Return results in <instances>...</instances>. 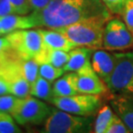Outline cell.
I'll return each mask as SVG.
<instances>
[{"mask_svg":"<svg viewBox=\"0 0 133 133\" xmlns=\"http://www.w3.org/2000/svg\"><path fill=\"white\" fill-rule=\"evenodd\" d=\"M102 48L106 50H124L133 48V34L124 21L110 18L103 34Z\"/></svg>","mask_w":133,"mask_h":133,"instance_id":"obj_9","label":"cell"},{"mask_svg":"<svg viewBox=\"0 0 133 133\" xmlns=\"http://www.w3.org/2000/svg\"><path fill=\"white\" fill-rule=\"evenodd\" d=\"M108 11L112 15H122L126 0H101Z\"/></svg>","mask_w":133,"mask_h":133,"instance_id":"obj_24","label":"cell"},{"mask_svg":"<svg viewBox=\"0 0 133 133\" xmlns=\"http://www.w3.org/2000/svg\"><path fill=\"white\" fill-rule=\"evenodd\" d=\"M66 73L63 68H57L49 63H42L39 65V75L50 82H54Z\"/></svg>","mask_w":133,"mask_h":133,"instance_id":"obj_22","label":"cell"},{"mask_svg":"<svg viewBox=\"0 0 133 133\" xmlns=\"http://www.w3.org/2000/svg\"><path fill=\"white\" fill-rule=\"evenodd\" d=\"M131 131L128 126L124 124L119 116L114 113L112 120H111L110 125H109L106 133H130Z\"/></svg>","mask_w":133,"mask_h":133,"instance_id":"obj_23","label":"cell"},{"mask_svg":"<svg viewBox=\"0 0 133 133\" xmlns=\"http://www.w3.org/2000/svg\"><path fill=\"white\" fill-rule=\"evenodd\" d=\"M78 74L79 92L102 96L109 91L106 84L101 79L92 66L91 62L76 72Z\"/></svg>","mask_w":133,"mask_h":133,"instance_id":"obj_10","label":"cell"},{"mask_svg":"<svg viewBox=\"0 0 133 133\" xmlns=\"http://www.w3.org/2000/svg\"><path fill=\"white\" fill-rule=\"evenodd\" d=\"M10 49V46L6 36H0V59H2L6 55Z\"/></svg>","mask_w":133,"mask_h":133,"instance_id":"obj_30","label":"cell"},{"mask_svg":"<svg viewBox=\"0 0 133 133\" xmlns=\"http://www.w3.org/2000/svg\"><path fill=\"white\" fill-rule=\"evenodd\" d=\"M69 58L68 52L60 49H49L44 48L35 58L37 63H49L57 68H64Z\"/></svg>","mask_w":133,"mask_h":133,"instance_id":"obj_17","label":"cell"},{"mask_svg":"<svg viewBox=\"0 0 133 133\" xmlns=\"http://www.w3.org/2000/svg\"><path fill=\"white\" fill-rule=\"evenodd\" d=\"M21 129L12 115L7 111H0V133H20Z\"/></svg>","mask_w":133,"mask_h":133,"instance_id":"obj_21","label":"cell"},{"mask_svg":"<svg viewBox=\"0 0 133 133\" xmlns=\"http://www.w3.org/2000/svg\"><path fill=\"white\" fill-rule=\"evenodd\" d=\"M18 97L13 94L0 95V111L10 112L17 103Z\"/></svg>","mask_w":133,"mask_h":133,"instance_id":"obj_26","label":"cell"},{"mask_svg":"<svg viewBox=\"0 0 133 133\" xmlns=\"http://www.w3.org/2000/svg\"><path fill=\"white\" fill-rule=\"evenodd\" d=\"M109 102L115 113L133 132V94H111Z\"/></svg>","mask_w":133,"mask_h":133,"instance_id":"obj_11","label":"cell"},{"mask_svg":"<svg viewBox=\"0 0 133 133\" xmlns=\"http://www.w3.org/2000/svg\"><path fill=\"white\" fill-rule=\"evenodd\" d=\"M4 94H10V92L6 82L0 76V95H4Z\"/></svg>","mask_w":133,"mask_h":133,"instance_id":"obj_31","label":"cell"},{"mask_svg":"<svg viewBox=\"0 0 133 133\" xmlns=\"http://www.w3.org/2000/svg\"><path fill=\"white\" fill-rule=\"evenodd\" d=\"M13 14H17L14 6L8 0H0V19Z\"/></svg>","mask_w":133,"mask_h":133,"instance_id":"obj_28","label":"cell"},{"mask_svg":"<svg viewBox=\"0 0 133 133\" xmlns=\"http://www.w3.org/2000/svg\"><path fill=\"white\" fill-rule=\"evenodd\" d=\"M10 49L24 60L35 59L44 49L42 38L38 30H18L5 35Z\"/></svg>","mask_w":133,"mask_h":133,"instance_id":"obj_8","label":"cell"},{"mask_svg":"<svg viewBox=\"0 0 133 133\" xmlns=\"http://www.w3.org/2000/svg\"><path fill=\"white\" fill-rule=\"evenodd\" d=\"M50 1L51 0H29L31 9H32V12L38 11V10L43 9L44 7L47 6Z\"/></svg>","mask_w":133,"mask_h":133,"instance_id":"obj_29","label":"cell"},{"mask_svg":"<svg viewBox=\"0 0 133 133\" xmlns=\"http://www.w3.org/2000/svg\"><path fill=\"white\" fill-rule=\"evenodd\" d=\"M38 32L41 35L44 48L49 49H60L69 52L71 49L78 47L72 42L68 37L60 33L54 29H38Z\"/></svg>","mask_w":133,"mask_h":133,"instance_id":"obj_13","label":"cell"},{"mask_svg":"<svg viewBox=\"0 0 133 133\" xmlns=\"http://www.w3.org/2000/svg\"><path fill=\"white\" fill-rule=\"evenodd\" d=\"M55 107L79 116H94L102 105L100 96L79 94L65 97H53L50 102Z\"/></svg>","mask_w":133,"mask_h":133,"instance_id":"obj_7","label":"cell"},{"mask_svg":"<svg viewBox=\"0 0 133 133\" xmlns=\"http://www.w3.org/2000/svg\"><path fill=\"white\" fill-rule=\"evenodd\" d=\"M50 111L51 107L46 103L30 94L26 97L18 98L10 113L21 125H37L44 123Z\"/></svg>","mask_w":133,"mask_h":133,"instance_id":"obj_5","label":"cell"},{"mask_svg":"<svg viewBox=\"0 0 133 133\" xmlns=\"http://www.w3.org/2000/svg\"><path fill=\"white\" fill-rule=\"evenodd\" d=\"M78 74L76 72H68L58 78L53 84V95L54 97H65L79 94Z\"/></svg>","mask_w":133,"mask_h":133,"instance_id":"obj_14","label":"cell"},{"mask_svg":"<svg viewBox=\"0 0 133 133\" xmlns=\"http://www.w3.org/2000/svg\"><path fill=\"white\" fill-rule=\"evenodd\" d=\"M113 111L109 105H104L100 107L97 113V118L94 121V132L106 133L109 125L113 118Z\"/></svg>","mask_w":133,"mask_h":133,"instance_id":"obj_19","label":"cell"},{"mask_svg":"<svg viewBox=\"0 0 133 133\" xmlns=\"http://www.w3.org/2000/svg\"><path fill=\"white\" fill-rule=\"evenodd\" d=\"M20 64L23 76L31 85L39 75V64L35 59L24 60L22 58H20Z\"/></svg>","mask_w":133,"mask_h":133,"instance_id":"obj_20","label":"cell"},{"mask_svg":"<svg viewBox=\"0 0 133 133\" xmlns=\"http://www.w3.org/2000/svg\"><path fill=\"white\" fill-rule=\"evenodd\" d=\"M91 63L94 70L107 85L115 66V54H111L105 50H96L92 53Z\"/></svg>","mask_w":133,"mask_h":133,"instance_id":"obj_12","label":"cell"},{"mask_svg":"<svg viewBox=\"0 0 133 133\" xmlns=\"http://www.w3.org/2000/svg\"><path fill=\"white\" fill-rule=\"evenodd\" d=\"M3 36V34H2V28H1V23H0V36Z\"/></svg>","mask_w":133,"mask_h":133,"instance_id":"obj_32","label":"cell"},{"mask_svg":"<svg viewBox=\"0 0 133 133\" xmlns=\"http://www.w3.org/2000/svg\"><path fill=\"white\" fill-rule=\"evenodd\" d=\"M94 49L87 47H75L68 52L69 58L64 66L66 72H77L81 68L91 62Z\"/></svg>","mask_w":133,"mask_h":133,"instance_id":"obj_16","label":"cell"},{"mask_svg":"<svg viewBox=\"0 0 133 133\" xmlns=\"http://www.w3.org/2000/svg\"><path fill=\"white\" fill-rule=\"evenodd\" d=\"M94 116H79L58 108H51L44 122L45 133H87L92 130Z\"/></svg>","mask_w":133,"mask_h":133,"instance_id":"obj_3","label":"cell"},{"mask_svg":"<svg viewBox=\"0 0 133 133\" xmlns=\"http://www.w3.org/2000/svg\"><path fill=\"white\" fill-rule=\"evenodd\" d=\"M0 76L6 82L10 94L18 98L30 95V84L23 74L20 57L11 49L0 59Z\"/></svg>","mask_w":133,"mask_h":133,"instance_id":"obj_4","label":"cell"},{"mask_svg":"<svg viewBox=\"0 0 133 133\" xmlns=\"http://www.w3.org/2000/svg\"><path fill=\"white\" fill-rule=\"evenodd\" d=\"M30 94L37 99L50 102L54 97L52 82L44 79L41 75H38L36 81L30 85Z\"/></svg>","mask_w":133,"mask_h":133,"instance_id":"obj_18","label":"cell"},{"mask_svg":"<svg viewBox=\"0 0 133 133\" xmlns=\"http://www.w3.org/2000/svg\"><path fill=\"white\" fill-rule=\"evenodd\" d=\"M116 63L107 87L111 94H133V51L115 53Z\"/></svg>","mask_w":133,"mask_h":133,"instance_id":"obj_6","label":"cell"},{"mask_svg":"<svg viewBox=\"0 0 133 133\" xmlns=\"http://www.w3.org/2000/svg\"><path fill=\"white\" fill-rule=\"evenodd\" d=\"M36 27L57 29L90 18H107L111 13L101 0H51L46 7L30 13Z\"/></svg>","mask_w":133,"mask_h":133,"instance_id":"obj_1","label":"cell"},{"mask_svg":"<svg viewBox=\"0 0 133 133\" xmlns=\"http://www.w3.org/2000/svg\"><path fill=\"white\" fill-rule=\"evenodd\" d=\"M0 23L3 35H7L18 30H27L36 27V23L30 14H13L7 16L0 19Z\"/></svg>","mask_w":133,"mask_h":133,"instance_id":"obj_15","label":"cell"},{"mask_svg":"<svg viewBox=\"0 0 133 133\" xmlns=\"http://www.w3.org/2000/svg\"><path fill=\"white\" fill-rule=\"evenodd\" d=\"M19 15H28L32 12L29 0H8Z\"/></svg>","mask_w":133,"mask_h":133,"instance_id":"obj_27","label":"cell"},{"mask_svg":"<svg viewBox=\"0 0 133 133\" xmlns=\"http://www.w3.org/2000/svg\"><path fill=\"white\" fill-rule=\"evenodd\" d=\"M108 20L101 17L90 18L54 30L64 35L77 46L97 49L102 48L104 30Z\"/></svg>","mask_w":133,"mask_h":133,"instance_id":"obj_2","label":"cell"},{"mask_svg":"<svg viewBox=\"0 0 133 133\" xmlns=\"http://www.w3.org/2000/svg\"><path fill=\"white\" fill-rule=\"evenodd\" d=\"M121 16L126 26L133 34V0H126Z\"/></svg>","mask_w":133,"mask_h":133,"instance_id":"obj_25","label":"cell"}]
</instances>
